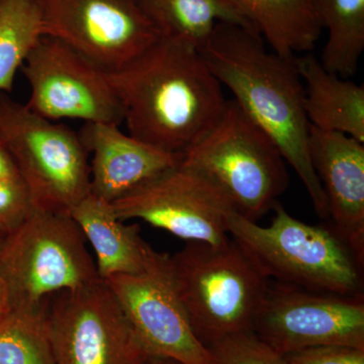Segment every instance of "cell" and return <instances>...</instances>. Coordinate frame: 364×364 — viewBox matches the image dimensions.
Masks as SVG:
<instances>
[{"label":"cell","mask_w":364,"mask_h":364,"mask_svg":"<svg viewBox=\"0 0 364 364\" xmlns=\"http://www.w3.org/2000/svg\"><path fill=\"white\" fill-rule=\"evenodd\" d=\"M129 135L183 155L220 121L228 100L200 50L160 38L123 68L107 72Z\"/></svg>","instance_id":"cell-1"},{"label":"cell","mask_w":364,"mask_h":364,"mask_svg":"<svg viewBox=\"0 0 364 364\" xmlns=\"http://www.w3.org/2000/svg\"><path fill=\"white\" fill-rule=\"evenodd\" d=\"M200 52L221 85L296 172L318 217L328 220L324 191L309 152L310 123L296 57L280 56L265 48L256 31L228 23L215 26Z\"/></svg>","instance_id":"cell-2"},{"label":"cell","mask_w":364,"mask_h":364,"mask_svg":"<svg viewBox=\"0 0 364 364\" xmlns=\"http://www.w3.org/2000/svg\"><path fill=\"white\" fill-rule=\"evenodd\" d=\"M269 226L231 210L228 233L267 279L320 293L363 296V263L331 226L309 225L279 202Z\"/></svg>","instance_id":"cell-3"},{"label":"cell","mask_w":364,"mask_h":364,"mask_svg":"<svg viewBox=\"0 0 364 364\" xmlns=\"http://www.w3.org/2000/svg\"><path fill=\"white\" fill-rule=\"evenodd\" d=\"M172 282L205 346L252 331L269 279L233 238L221 246L188 242L168 255Z\"/></svg>","instance_id":"cell-4"},{"label":"cell","mask_w":364,"mask_h":364,"mask_svg":"<svg viewBox=\"0 0 364 364\" xmlns=\"http://www.w3.org/2000/svg\"><path fill=\"white\" fill-rule=\"evenodd\" d=\"M181 164L203 174L254 222L289 188L282 153L234 100L214 128L183 153Z\"/></svg>","instance_id":"cell-5"},{"label":"cell","mask_w":364,"mask_h":364,"mask_svg":"<svg viewBox=\"0 0 364 364\" xmlns=\"http://www.w3.org/2000/svg\"><path fill=\"white\" fill-rule=\"evenodd\" d=\"M0 277L11 308L28 309L43 308L53 294L102 279L70 214L38 208L4 238Z\"/></svg>","instance_id":"cell-6"},{"label":"cell","mask_w":364,"mask_h":364,"mask_svg":"<svg viewBox=\"0 0 364 364\" xmlns=\"http://www.w3.org/2000/svg\"><path fill=\"white\" fill-rule=\"evenodd\" d=\"M0 139L35 208L70 214L90 195V154L78 132L0 92Z\"/></svg>","instance_id":"cell-7"},{"label":"cell","mask_w":364,"mask_h":364,"mask_svg":"<svg viewBox=\"0 0 364 364\" xmlns=\"http://www.w3.org/2000/svg\"><path fill=\"white\" fill-rule=\"evenodd\" d=\"M55 364H147L153 358L104 279L44 304Z\"/></svg>","instance_id":"cell-8"},{"label":"cell","mask_w":364,"mask_h":364,"mask_svg":"<svg viewBox=\"0 0 364 364\" xmlns=\"http://www.w3.org/2000/svg\"><path fill=\"white\" fill-rule=\"evenodd\" d=\"M43 36L105 72L123 68L160 39L138 0H33Z\"/></svg>","instance_id":"cell-9"},{"label":"cell","mask_w":364,"mask_h":364,"mask_svg":"<svg viewBox=\"0 0 364 364\" xmlns=\"http://www.w3.org/2000/svg\"><path fill=\"white\" fill-rule=\"evenodd\" d=\"M252 331L282 355L318 346L364 349L363 296L269 282Z\"/></svg>","instance_id":"cell-10"},{"label":"cell","mask_w":364,"mask_h":364,"mask_svg":"<svg viewBox=\"0 0 364 364\" xmlns=\"http://www.w3.org/2000/svg\"><path fill=\"white\" fill-rule=\"evenodd\" d=\"M31 87L26 107L50 119L124 123L123 109L107 72L55 38L43 36L21 66Z\"/></svg>","instance_id":"cell-11"},{"label":"cell","mask_w":364,"mask_h":364,"mask_svg":"<svg viewBox=\"0 0 364 364\" xmlns=\"http://www.w3.org/2000/svg\"><path fill=\"white\" fill-rule=\"evenodd\" d=\"M122 221L139 219L188 242H229L227 215L235 210L200 172L179 163L135 193L112 203Z\"/></svg>","instance_id":"cell-12"},{"label":"cell","mask_w":364,"mask_h":364,"mask_svg":"<svg viewBox=\"0 0 364 364\" xmlns=\"http://www.w3.org/2000/svg\"><path fill=\"white\" fill-rule=\"evenodd\" d=\"M105 282L153 356L182 364H214L177 296L170 275L168 254L153 249L145 272L117 275Z\"/></svg>","instance_id":"cell-13"},{"label":"cell","mask_w":364,"mask_h":364,"mask_svg":"<svg viewBox=\"0 0 364 364\" xmlns=\"http://www.w3.org/2000/svg\"><path fill=\"white\" fill-rule=\"evenodd\" d=\"M309 152L330 226L364 261V144L310 124Z\"/></svg>","instance_id":"cell-14"},{"label":"cell","mask_w":364,"mask_h":364,"mask_svg":"<svg viewBox=\"0 0 364 364\" xmlns=\"http://www.w3.org/2000/svg\"><path fill=\"white\" fill-rule=\"evenodd\" d=\"M78 135L88 154L92 155L90 193L109 203L147 186L182 159V155L126 135L117 124L85 123Z\"/></svg>","instance_id":"cell-15"},{"label":"cell","mask_w":364,"mask_h":364,"mask_svg":"<svg viewBox=\"0 0 364 364\" xmlns=\"http://www.w3.org/2000/svg\"><path fill=\"white\" fill-rule=\"evenodd\" d=\"M70 215L95 251L100 279L145 272L153 248L136 225H124L114 215L112 203L90 193Z\"/></svg>","instance_id":"cell-16"},{"label":"cell","mask_w":364,"mask_h":364,"mask_svg":"<svg viewBox=\"0 0 364 364\" xmlns=\"http://www.w3.org/2000/svg\"><path fill=\"white\" fill-rule=\"evenodd\" d=\"M305 91L309 123L318 130L336 132L364 144V87L326 70L310 53L296 57Z\"/></svg>","instance_id":"cell-17"},{"label":"cell","mask_w":364,"mask_h":364,"mask_svg":"<svg viewBox=\"0 0 364 364\" xmlns=\"http://www.w3.org/2000/svg\"><path fill=\"white\" fill-rule=\"evenodd\" d=\"M263 41L280 56L310 53L322 26L315 0H233Z\"/></svg>","instance_id":"cell-18"},{"label":"cell","mask_w":364,"mask_h":364,"mask_svg":"<svg viewBox=\"0 0 364 364\" xmlns=\"http://www.w3.org/2000/svg\"><path fill=\"white\" fill-rule=\"evenodd\" d=\"M138 2L156 28L160 38L181 41L195 46L198 50L219 23H234L256 31L233 0H138Z\"/></svg>","instance_id":"cell-19"},{"label":"cell","mask_w":364,"mask_h":364,"mask_svg":"<svg viewBox=\"0 0 364 364\" xmlns=\"http://www.w3.org/2000/svg\"><path fill=\"white\" fill-rule=\"evenodd\" d=\"M320 25L328 32L320 60L326 70L348 79L364 51V0H315Z\"/></svg>","instance_id":"cell-20"},{"label":"cell","mask_w":364,"mask_h":364,"mask_svg":"<svg viewBox=\"0 0 364 364\" xmlns=\"http://www.w3.org/2000/svg\"><path fill=\"white\" fill-rule=\"evenodd\" d=\"M42 37L33 0H0V92L13 91L16 72Z\"/></svg>","instance_id":"cell-21"},{"label":"cell","mask_w":364,"mask_h":364,"mask_svg":"<svg viewBox=\"0 0 364 364\" xmlns=\"http://www.w3.org/2000/svg\"><path fill=\"white\" fill-rule=\"evenodd\" d=\"M0 364H55L44 306L11 308L0 321Z\"/></svg>","instance_id":"cell-22"},{"label":"cell","mask_w":364,"mask_h":364,"mask_svg":"<svg viewBox=\"0 0 364 364\" xmlns=\"http://www.w3.org/2000/svg\"><path fill=\"white\" fill-rule=\"evenodd\" d=\"M214 364H286L284 355L253 331L239 333L208 346Z\"/></svg>","instance_id":"cell-23"},{"label":"cell","mask_w":364,"mask_h":364,"mask_svg":"<svg viewBox=\"0 0 364 364\" xmlns=\"http://www.w3.org/2000/svg\"><path fill=\"white\" fill-rule=\"evenodd\" d=\"M30 193L21 177L0 178V232L9 234L33 212Z\"/></svg>","instance_id":"cell-24"},{"label":"cell","mask_w":364,"mask_h":364,"mask_svg":"<svg viewBox=\"0 0 364 364\" xmlns=\"http://www.w3.org/2000/svg\"><path fill=\"white\" fill-rule=\"evenodd\" d=\"M286 364H364V349L318 346L284 355Z\"/></svg>","instance_id":"cell-25"},{"label":"cell","mask_w":364,"mask_h":364,"mask_svg":"<svg viewBox=\"0 0 364 364\" xmlns=\"http://www.w3.org/2000/svg\"><path fill=\"white\" fill-rule=\"evenodd\" d=\"M11 177H20V174L6 145L0 139V178H11Z\"/></svg>","instance_id":"cell-26"},{"label":"cell","mask_w":364,"mask_h":364,"mask_svg":"<svg viewBox=\"0 0 364 364\" xmlns=\"http://www.w3.org/2000/svg\"><path fill=\"white\" fill-rule=\"evenodd\" d=\"M9 310H11V299H9V291L4 280L0 277V321L9 312Z\"/></svg>","instance_id":"cell-27"},{"label":"cell","mask_w":364,"mask_h":364,"mask_svg":"<svg viewBox=\"0 0 364 364\" xmlns=\"http://www.w3.org/2000/svg\"><path fill=\"white\" fill-rule=\"evenodd\" d=\"M147 364H182L174 359L160 358V356H153L152 358L148 361Z\"/></svg>","instance_id":"cell-28"},{"label":"cell","mask_w":364,"mask_h":364,"mask_svg":"<svg viewBox=\"0 0 364 364\" xmlns=\"http://www.w3.org/2000/svg\"><path fill=\"white\" fill-rule=\"evenodd\" d=\"M6 234L0 232V249H1L2 243H4V238H6Z\"/></svg>","instance_id":"cell-29"}]
</instances>
